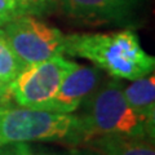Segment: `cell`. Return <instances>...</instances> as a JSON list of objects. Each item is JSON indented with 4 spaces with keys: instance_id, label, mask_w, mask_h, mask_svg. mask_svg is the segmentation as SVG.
<instances>
[{
    "instance_id": "obj_1",
    "label": "cell",
    "mask_w": 155,
    "mask_h": 155,
    "mask_svg": "<svg viewBox=\"0 0 155 155\" xmlns=\"http://www.w3.org/2000/svg\"><path fill=\"white\" fill-rule=\"evenodd\" d=\"M64 54L85 58L116 79L136 80L153 72L155 58L132 30L66 35Z\"/></svg>"
},
{
    "instance_id": "obj_2",
    "label": "cell",
    "mask_w": 155,
    "mask_h": 155,
    "mask_svg": "<svg viewBox=\"0 0 155 155\" xmlns=\"http://www.w3.org/2000/svg\"><path fill=\"white\" fill-rule=\"evenodd\" d=\"M123 88L119 81H110L100 88L97 87L81 104L84 111L79 118L84 129V142L104 134L154 141L155 128L150 127L146 120L130 107Z\"/></svg>"
},
{
    "instance_id": "obj_3",
    "label": "cell",
    "mask_w": 155,
    "mask_h": 155,
    "mask_svg": "<svg viewBox=\"0 0 155 155\" xmlns=\"http://www.w3.org/2000/svg\"><path fill=\"white\" fill-rule=\"evenodd\" d=\"M40 141L81 146L84 142V129L79 115L21 106H0V146Z\"/></svg>"
},
{
    "instance_id": "obj_4",
    "label": "cell",
    "mask_w": 155,
    "mask_h": 155,
    "mask_svg": "<svg viewBox=\"0 0 155 155\" xmlns=\"http://www.w3.org/2000/svg\"><path fill=\"white\" fill-rule=\"evenodd\" d=\"M76 65L64 56L27 65L9 84V96L21 107L41 110Z\"/></svg>"
},
{
    "instance_id": "obj_5",
    "label": "cell",
    "mask_w": 155,
    "mask_h": 155,
    "mask_svg": "<svg viewBox=\"0 0 155 155\" xmlns=\"http://www.w3.org/2000/svg\"><path fill=\"white\" fill-rule=\"evenodd\" d=\"M4 31L26 66L64 54L66 35L60 28L34 16L17 17L4 26Z\"/></svg>"
},
{
    "instance_id": "obj_6",
    "label": "cell",
    "mask_w": 155,
    "mask_h": 155,
    "mask_svg": "<svg viewBox=\"0 0 155 155\" xmlns=\"http://www.w3.org/2000/svg\"><path fill=\"white\" fill-rule=\"evenodd\" d=\"M138 0H56V7L84 26L128 25L137 11Z\"/></svg>"
},
{
    "instance_id": "obj_7",
    "label": "cell",
    "mask_w": 155,
    "mask_h": 155,
    "mask_svg": "<svg viewBox=\"0 0 155 155\" xmlns=\"http://www.w3.org/2000/svg\"><path fill=\"white\" fill-rule=\"evenodd\" d=\"M101 72L97 67L78 64L56 92V94L43 106L41 110L60 114H72L91 96L100 84Z\"/></svg>"
},
{
    "instance_id": "obj_8",
    "label": "cell",
    "mask_w": 155,
    "mask_h": 155,
    "mask_svg": "<svg viewBox=\"0 0 155 155\" xmlns=\"http://www.w3.org/2000/svg\"><path fill=\"white\" fill-rule=\"evenodd\" d=\"M81 146L89 147L101 155H155L154 141L125 136H96Z\"/></svg>"
},
{
    "instance_id": "obj_9",
    "label": "cell",
    "mask_w": 155,
    "mask_h": 155,
    "mask_svg": "<svg viewBox=\"0 0 155 155\" xmlns=\"http://www.w3.org/2000/svg\"><path fill=\"white\" fill-rule=\"evenodd\" d=\"M133 83L124 87V97L140 116L146 120L150 127L155 128V78L149 74L140 79L132 80Z\"/></svg>"
},
{
    "instance_id": "obj_10",
    "label": "cell",
    "mask_w": 155,
    "mask_h": 155,
    "mask_svg": "<svg viewBox=\"0 0 155 155\" xmlns=\"http://www.w3.org/2000/svg\"><path fill=\"white\" fill-rule=\"evenodd\" d=\"M25 67L26 65L14 52L4 28L0 27V79L9 85Z\"/></svg>"
},
{
    "instance_id": "obj_11",
    "label": "cell",
    "mask_w": 155,
    "mask_h": 155,
    "mask_svg": "<svg viewBox=\"0 0 155 155\" xmlns=\"http://www.w3.org/2000/svg\"><path fill=\"white\" fill-rule=\"evenodd\" d=\"M19 16H44L56 8V0H16Z\"/></svg>"
},
{
    "instance_id": "obj_12",
    "label": "cell",
    "mask_w": 155,
    "mask_h": 155,
    "mask_svg": "<svg viewBox=\"0 0 155 155\" xmlns=\"http://www.w3.org/2000/svg\"><path fill=\"white\" fill-rule=\"evenodd\" d=\"M0 155H57L31 146L30 142H17L0 146Z\"/></svg>"
},
{
    "instance_id": "obj_13",
    "label": "cell",
    "mask_w": 155,
    "mask_h": 155,
    "mask_svg": "<svg viewBox=\"0 0 155 155\" xmlns=\"http://www.w3.org/2000/svg\"><path fill=\"white\" fill-rule=\"evenodd\" d=\"M17 17L19 13L16 0H0V27L7 26Z\"/></svg>"
},
{
    "instance_id": "obj_14",
    "label": "cell",
    "mask_w": 155,
    "mask_h": 155,
    "mask_svg": "<svg viewBox=\"0 0 155 155\" xmlns=\"http://www.w3.org/2000/svg\"><path fill=\"white\" fill-rule=\"evenodd\" d=\"M8 84L0 79V106H5L4 104L8 102V100L11 98L9 96V89H8Z\"/></svg>"
},
{
    "instance_id": "obj_15",
    "label": "cell",
    "mask_w": 155,
    "mask_h": 155,
    "mask_svg": "<svg viewBox=\"0 0 155 155\" xmlns=\"http://www.w3.org/2000/svg\"><path fill=\"white\" fill-rule=\"evenodd\" d=\"M70 155H101L100 153L94 151L89 147H76V149H72L70 151Z\"/></svg>"
}]
</instances>
